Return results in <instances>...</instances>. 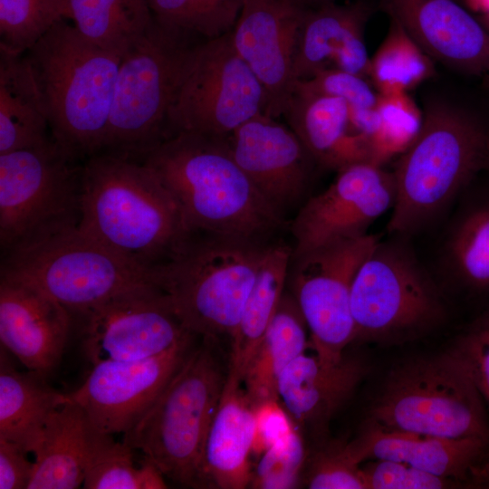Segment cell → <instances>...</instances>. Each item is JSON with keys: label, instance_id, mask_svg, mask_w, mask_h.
<instances>
[{"label": "cell", "instance_id": "1", "mask_svg": "<svg viewBox=\"0 0 489 489\" xmlns=\"http://www.w3.org/2000/svg\"><path fill=\"white\" fill-rule=\"evenodd\" d=\"M139 160L172 194L191 233L271 243L285 224L237 164L225 137L176 133Z\"/></svg>", "mask_w": 489, "mask_h": 489}, {"label": "cell", "instance_id": "2", "mask_svg": "<svg viewBox=\"0 0 489 489\" xmlns=\"http://www.w3.org/2000/svg\"><path fill=\"white\" fill-rule=\"evenodd\" d=\"M78 227L147 270L171 256L192 234L177 202L149 167L108 151L82 166Z\"/></svg>", "mask_w": 489, "mask_h": 489}, {"label": "cell", "instance_id": "3", "mask_svg": "<svg viewBox=\"0 0 489 489\" xmlns=\"http://www.w3.org/2000/svg\"><path fill=\"white\" fill-rule=\"evenodd\" d=\"M489 168V127L457 107L434 102L394 171L389 234L409 237L436 220Z\"/></svg>", "mask_w": 489, "mask_h": 489}, {"label": "cell", "instance_id": "4", "mask_svg": "<svg viewBox=\"0 0 489 489\" xmlns=\"http://www.w3.org/2000/svg\"><path fill=\"white\" fill-rule=\"evenodd\" d=\"M24 54L53 140L75 159L103 150L121 56L88 41L65 18Z\"/></svg>", "mask_w": 489, "mask_h": 489}, {"label": "cell", "instance_id": "5", "mask_svg": "<svg viewBox=\"0 0 489 489\" xmlns=\"http://www.w3.org/2000/svg\"><path fill=\"white\" fill-rule=\"evenodd\" d=\"M271 243L192 233L150 279L187 331L231 340Z\"/></svg>", "mask_w": 489, "mask_h": 489}, {"label": "cell", "instance_id": "6", "mask_svg": "<svg viewBox=\"0 0 489 489\" xmlns=\"http://www.w3.org/2000/svg\"><path fill=\"white\" fill-rule=\"evenodd\" d=\"M217 343L202 338L154 404L123 435L125 444L185 487H199L206 436L227 377Z\"/></svg>", "mask_w": 489, "mask_h": 489}, {"label": "cell", "instance_id": "7", "mask_svg": "<svg viewBox=\"0 0 489 489\" xmlns=\"http://www.w3.org/2000/svg\"><path fill=\"white\" fill-rule=\"evenodd\" d=\"M407 239L379 240L359 267L350 296L354 341L406 343L446 320L441 288Z\"/></svg>", "mask_w": 489, "mask_h": 489}, {"label": "cell", "instance_id": "8", "mask_svg": "<svg viewBox=\"0 0 489 489\" xmlns=\"http://www.w3.org/2000/svg\"><path fill=\"white\" fill-rule=\"evenodd\" d=\"M365 424L384 430L489 441L488 408L482 396L445 353L394 366L373 398Z\"/></svg>", "mask_w": 489, "mask_h": 489}, {"label": "cell", "instance_id": "9", "mask_svg": "<svg viewBox=\"0 0 489 489\" xmlns=\"http://www.w3.org/2000/svg\"><path fill=\"white\" fill-rule=\"evenodd\" d=\"M1 274L35 287L72 315L128 291L153 285L149 270L78 226L5 254Z\"/></svg>", "mask_w": 489, "mask_h": 489}, {"label": "cell", "instance_id": "10", "mask_svg": "<svg viewBox=\"0 0 489 489\" xmlns=\"http://www.w3.org/2000/svg\"><path fill=\"white\" fill-rule=\"evenodd\" d=\"M194 39L154 20L121 56L103 150L139 159L167 138L169 108Z\"/></svg>", "mask_w": 489, "mask_h": 489}, {"label": "cell", "instance_id": "11", "mask_svg": "<svg viewBox=\"0 0 489 489\" xmlns=\"http://www.w3.org/2000/svg\"><path fill=\"white\" fill-rule=\"evenodd\" d=\"M53 140L0 154V244L4 254L77 227L82 166Z\"/></svg>", "mask_w": 489, "mask_h": 489}, {"label": "cell", "instance_id": "12", "mask_svg": "<svg viewBox=\"0 0 489 489\" xmlns=\"http://www.w3.org/2000/svg\"><path fill=\"white\" fill-rule=\"evenodd\" d=\"M265 91L234 47L231 32L192 44L169 108L167 138L179 132L227 137L266 114Z\"/></svg>", "mask_w": 489, "mask_h": 489}, {"label": "cell", "instance_id": "13", "mask_svg": "<svg viewBox=\"0 0 489 489\" xmlns=\"http://www.w3.org/2000/svg\"><path fill=\"white\" fill-rule=\"evenodd\" d=\"M379 237L364 235L292 254L287 283L310 332L315 355L338 361L355 340L351 286L363 260Z\"/></svg>", "mask_w": 489, "mask_h": 489}, {"label": "cell", "instance_id": "14", "mask_svg": "<svg viewBox=\"0 0 489 489\" xmlns=\"http://www.w3.org/2000/svg\"><path fill=\"white\" fill-rule=\"evenodd\" d=\"M196 335L155 357L92 364L84 382L69 398L96 430L126 434L164 391L193 349Z\"/></svg>", "mask_w": 489, "mask_h": 489}, {"label": "cell", "instance_id": "15", "mask_svg": "<svg viewBox=\"0 0 489 489\" xmlns=\"http://www.w3.org/2000/svg\"><path fill=\"white\" fill-rule=\"evenodd\" d=\"M77 316L92 364L155 357L194 335L154 285L128 291Z\"/></svg>", "mask_w": 489, "mask_h": 489}, {"label": "cell", "instance_id": "16", "mask_svg": "<svg viewBox=\"0 0 489 489\" xmlns=\"http://www.w3.org/2000/svg\"><path fill=\"white\" fill-rule=\"evenodd\" d=\"M395 197L393 173L381 165L359 161L341 168L333 182L296 214L292 254L367 235L369 225L392 208Z\"/></svg>", "mask_w": 489, "mask_h": 489}, {"label": "cell", "instance_id": "17", "mask_svg": "<svg viewBox=\"0 0 489 489\" xmlns=\"http://www.w3.org/2000/svg\"><path fill=\"white\" fill-rule=\"evenodd\" d=\"M309 8L303 0H244L231 31L235 49L265 91L270 117L282 116L292 94L296 50Z\"/></svg>", "mask_w": 489, "mask_h": 489}, {"label": "cell", "instance_id": "18", "mask_svg": "<svg viewBox=\"0 0 489 489\" xmlns=\"http://www.w3.org/2000/svg\"><path fill=\"white\" fill-rule=\"evenodd\" d=\"M225 139L237 164L272 206L285 216L300 203L317 164L288 125L260 114Z\"/></svg>", "mask_w": 489, "mask_h": 489}, {"label": "cell", "instance_id": "19", "mask_svg": "<svg viewBox=\"0 0 489 489\" xmlns=\"http://www.w3.org/2000/svg\"><path fill=\"white\" fill-rule=\"evenodd\" d=\"M357 462L388 459L449 479L459 488H489V441L384 430L366 425L347 442Z\"/></svg>", "mask_w": 489, "mask_h": 489}, {"label": "cell", "instance_id": "20", "mask_svg": "<svg viewBox=\"0 0 489 489\" xmlns=\"http://www.w3.org/2000/svg\"><path fill=\"white\" fill-rule=\"evenodd\" d=\"M434 62L489 82V32L456 0H380Z\"/></svg>", "mask_w": 489, "mask_h": 489}, {"label": "cell", "instance_id": "21", "mask_svg": "<svg viewBox=\"0 0 489 489\" xmlns=\"http://www.w3.org/2000/svg\"><path fill=\"white\" fill-rule=\"evenodd\" d=\"M68 309L35 287L1 274V346L45 378L59 363L72 324Z\"/></svg>", "mask_w": 489, "mask_h": 489}, {"label": "cell", "instance_id": "22", "mask_svg": "<svg viewBox=\"0 0 489 489\" xmlns=\"http://www.w3.org/2000/svg\"><path fill=\"white\" fill-rule=\"evenodd\" d=\"M366 372L363 363L344 356L326 361L305 353L294 359L278 380V397L295 426L320 443L329 425L352 397Z\"/></svg>", "mask_w": 489, "mask_h": 489}, {"label": "cell", "instance_id": "23", "mask_svg": "<svg viewBox=\"0 0 489 489\" xmlns=\"http://www.w3.org/2000/svg\"><path fill=\"white\" fill-rule=\"evenodd\" d=\"M243 380L228 370L204 447L199 487H249L254 409Z\"/></svg>", "mask_w": 489, "mask_h": 489}, {"label": "cell", "instance_id": "24", "mask_svg": "<svg viewBox=\"0 0 489 489\" xmlns=\"http://www.w3.org/2000/svg\"><path fill=\"white\" fill-rule=\"evenodd\" d=\"M283 116L317 166L339 170L370 161L368 142L350 130V106L344 100L294 86Z\"/></svg>", "mask_w": 489, "mask_h": 489}, {"label": "cell", "instance_id": "25", "mask_svg": "<svg viewBox=\"0 0 489 489\" xmlns=\"http://www.w3.org/2000/svg\"><path fill=\"white\" fill-rule=\"evenodd\" d=\"M472 185V184H471ZM442 247L450 283L466 299H489V183L463 193Z\"/></svg>", "mask_w": 489, "mask_h": 489}, {"label": "cell", "instance_id": "26", "mask_svg": "<svg viewBox=\"0 0 489 489\" xmlns=\"http://www.w3.org/2000/svg\"><path fill=\"white\" fill-rule=\"evenodd\" d=\"M89 431L84 411L71 398L57 408L33 452L35 459L27 489H74L82 485Z\"/></svg>", "mask_w": 489, "mask_h": 489}, {"label": "cell", "instance_id": "27", "mask_svg": "<svg viewBox=\"0 0 489 489\" xmlns=\"http://www.w3.org/2000/svg\"><path fill=\"white\" fill-rule=\"evenodd\" d=\"M43 98L25 54L0 51V154L53 140Z\"/></svg>", "mask_w": 489, "mask_h": 489}, {"label": "cell", "instance_id": "28", "mask_svg": "<svg viewBox=\"0 0 489 489\" xmlns=\"http://www.w3.org/2000/svg\"><path fill=\"white\" fill-rule=\"evenodd\" d=\"M307 325L290 292H284L278 309L250 360L243 385L254 407L279 399L278 380L283 369L310 345Z\"/></svg>", "mask_w": 489, "mask_h": 489}, {"label": "cell", "instance_id": "29", "mask_svg": "<svg viewBox=\"0 0 489 489\" xmlns=\"http://www.w3.org/2000/svg\"><path fill=\"white\" fill-rule=\"evenodd\" d=\"M42 378L17 371L1 348L0 438L34 452L51 415L70 400Z\"/></svg>", "mask_w": 489, "mask_h": 489}, {"label": "cell", "instance_id": "30", "mask_svg": "<svg viewBox=\"0 0 489 489\" xmlns=\"http://www.w3.org/2000/svg\"><path fill=\"white\" fill-rule=\"evenodd\" d=\"M292 247L271 243L231 338L228 369L243 380L244 370L267 331L285 292Z\"/></svg>", "mask_w": 489, "mask_h": 489}, {"label": "cell", "instance_id": "31", "mask_svg": "<svg viewBox=\"0 0 489 489\" xmlns=\"http://www.w3.org/2000/svg\"><path fill=\"white\" fill-rule=\"evenodd\" d=\"M64 18L88 41L120 56L154 24L148 0H65Z\"/></svg>", "mask_w": 489, "mask_h": 489}, {"label": "cell", "instance_id": "32", "mask_svg": "<svg viewBox=\"0 0 489 489\" xmlns=\"http://www.w3.org/2000/svg\"><path fill=\"white\" fill-rule=\"evenodd\" d=\"M370 13V6L363 0L309 8L296 50V81L308 79L321 70L331 68L335 52L350 35L365 28Z\"/></svg>", "mask_w": 489, "mask_h": 489}, {"label": "cell", "instance_id": "33", "mask_svg": "<svg viewBox=\"0 0 489 489\" xmlns=\"http://www.w3.org/2000/svg\"><path fill=\"white\" fill-rule=\"evenodd\" d=\"M82 485L86 489L167 488L163 474L154 464L144 457L137 466L134 449L91 424Z\"/></svg>", "mask_w": 489, "mask_h": 489}, {"label": "cell", "instance_id": "34", "mask_svg": "<svg viewBox=\"0 0 489 489\" xmlns=\"http://www.w3.org/2000/svg\"><path fill=\"white\" fill-rule=\"evenodd\" d=\"M435 72L434 60L390 18L388 34L369 62V80L377 92H408Z\"/></svg>", "mask_w": 489, "mask_h": 489}, {"label": "cell", "instance_id": "35", "mask_svg": "<svg viewBox=\"0 0 489 489\" xmlns=\"http://www.w3.org/2000/svg\"><path fill=\"white\" fill-rule=\"evenodd\" d=\"M244 0H148L159 25L201 40L231 32Z\"/></svg>", "mask_w": 489, "mask_h": 489}, {"label": "cell", "instance_id": "36", "mask_svg": "<svg viewBox=\"0 0 489 489\" xmlns=\"http://www.w3.org/2000/svg\"><path fill=\"white\" fill-rule=\"evenodd\" d=\"M64 13L65 0H0V51L24 53Z\"/></svg>", "mask_w": 489, "mask_h": 489}, {"label": "cell", "instance_id": "37", "mask_svg": "<svg viewBox=\"0 0 489 489\" xmlns=\"http://www.w3.org/2000/svg\"><path fill=\"white\" fill-rule=\"evenodd\" d=\"M379 130L371 141V162L403 153L417 137L423 115L408 92L379 94L376 104Z\"/></svg>", "mask_w": 489, "mask_h": 489}, {"label": "cell", "instance_id": "38", "mask_svg": "<svg viewBox=\"0 0 489 489\" xmlns=\"http://www.w3.org/2000/svg\"><path fill=\"white\" fill-rule=\"evenodd\" d=\"M302 484L310 489H366L360 464L350 454L347 442L327 439L308 451Z\"/></svg>", "mask_w": 489, "mask_h": 489}, {"label": "cell", "instance_id": "39", "mask_svg": "<svg viewBox=\"0 0 489 489\" xmlns=\"http://www.w3.org/2000/svg\"><path fill=\"white\" fill-rule=\"evenodd\" d=\"M308 450L304 436L296 427L288 436L266 450L253 468L249 487L290 489L302 484Z\"/></svg>", "mask_w": 489, "mask_h": 489}, {"label": "cell", "instance_id": "40", "mask_svg": "<svg viewBox=\"0 0 489 489\" xmlns=\"http://www.w3.org/2000/svg\"><path fill=\"white\" fill-rule=\"evenodd\" d=\"M444 353L471 379L489 411V306L475 315Z\"/></svg>", "mask_w": 489, "mask_h": 489}, {"label": "cell", "instance_id": "41", "mask_svg": "<svg viewBox=\"0 0 489 489\" xmlns=\"http://www.w3.org/2000/svg\"><path fill=\"white\" fill-rule=\"evenodd\" d=\"M360 469L366 489L459 488L449 479L398 461L369 459Z\"/></svg>", "mask_w": 489, "mask_h": 489}, {"label": "cell", "instance_id": "42", "mask_svg": "<svg viewBox=\"0 0 489 489\" xmlns=\"http://www.w3.org/2000/svg\"><path fill=\"white\" fill-rule=\"evenodd\" d=\"M294 86L342 99L353 108H373L379 96L369 79L336 68H327L308 79L296 81Z\"/></svg>", "mask_w": 489, "mask_h": 489}, {"label": "cell", "instance_id": "43", "mask_svg": "<svg viewBox=\"0 0 489 489\" xmlns=\"http://www.w3.org/2000/svg\"><path fill=\"white\" fill-rule=\"evenodd\" d=\"M254 409L252 456L260 457L270 447L288 436L297 427L280 399L263 402L254 407Z\"/></svg>", "mask_w": 489, "mask_h": 489}, {"label": "cell", "instance_id": "44", "mask_svg": "<svg viewBox=\"0 0 489 489\" xmlns=\"http://www.w3.org/2000/svg\"><path fill=\"white\" fill-rule=\"evenodd\" d=\"M27 452L17 445L0 438V489H27L34 463Z\"/></svg>", "mask_w": 489, "mask_h": 489}, {"label": "cell", "instance_id": "45", "mask_svg": "<svg viewBox=\"0 0 489 489\" xmlns=\"http://www.w3.org/2000/svg\"><path fill=\"white\" fill-rule=\"evenodd\" d=\"M364 29L350 35L332 56L331 68L369 79V62L364 42Z\"/></svg>", "mask_w": 489, "mask_h": 489}, {"label": "cell", "instance_id": "46", "mask_svg": "<svg viewBox=\"0 0 489 489\" xmlns=\"http://www.w3.org/2000/svg\"><path fill=\"white\" fill-rule=\"evenodd\" d=\"M460 4H465L470 10L477 12L481 16L478 21L489 32V0H462Z\"/></svg>", "mask_w": 489, "mask_h": 489}, {"label": "cell", "instance_id": "47", "mask_svg": "<svg viewBox=\"0 0 489 489\" xmlns=\"http://www.w3.org/2000/svg\"><path fill=\"white\" fill-rule=\"evenodd\" d=\"M303 2L310 8H317L322 5H326L331 3H334V0H303Z\"/></svg>", "mask_w": 489, "mask_h": 489}, {"label": "cell", "instance_id": "48", "mask_svg": "<svg viewBox=\"0 0 489 489\" xmlns=\"http://www.w3.org/2000/svg\"><path fill=\"white\" fill-rule=\"evenodd\" d=\"M457 2L461 3L462 0H456Z\"/></svg>", "mask_w": 489, "mask_h": 489}, {"label": "cell", "instance_id": "49", "mask_svg": "<svg viewBox=\"0 0 489 489\" xmlns=\"http://www.w3.org/2000/svg\"><path fill=\"white\" fill-rule=\"evenodd\" d=\"M486 172L489 174V168H488V170Z\"/></svg>", "mask_w": 489, "mask_h": 489}]
</instances>
